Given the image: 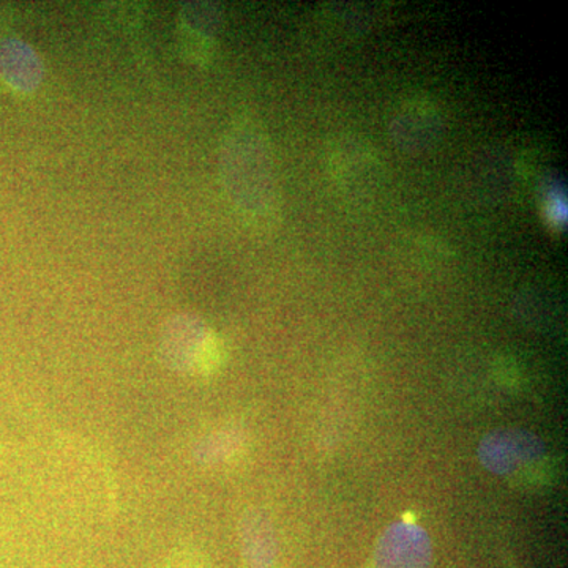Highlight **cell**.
Masks as SVG:
<instances>
[{
	"instance_id": "cell-1",
	"label": "cell",
	"mask_w": 568,
	"mask_h": 568,
	"mask_svg": "<svg viewBox=\"0 0 568 568\" xmlns=\"http://www.w3.org/2000/svg\"><path fill=\"white\" fill-rule=\"evenodd\" d=\"M540 437L519 428H500L489 433L478 446V459L489 473L515 476L545 457Z\"/></svg>"
},
{
	"instance_id": "cell-2",
	"label": "cell",
	"mask_w": 568,
	"mask_h": 568,
	"mask_svg": "<svg viewBox=\"0 0 568 568\" xmlns=\"http://www.w3.org/2000/svg\"><path fill=\"white\" fill-rule=\"evenodd\" d=\"M432 564L428 532L410 519L388 526L377 540L373 556L375 568H432Z\"/></svg>"
},
{
	"instance_id": "cell-3",
	"label": "cell",
	"mask_w": 568,
	"mask_h": 568,
	"mask_svg": "<svg viewBox=\"0 0 568 568\" xmlns=\"http://www.w3.org/2000/svg\"><path fill=\"white\" fill-rule=\"evenodd\" d=\"M443 132V118L428 100H409L396 110L392 121V136L407 151H422L436 142Z\"/></svg>"
},
{
	"instance_id": "cell-4",
	"label": "cell",
	"mask_w": 568,
	"mask_h": 568,
	"mask_svg": "<svg viewBox=\"0 0 568 568\" xmlns=\"http://www.w3.org/2000/svg\"><path fill=\"white\" fill-rule=\"evenodd\" d=\"M241 544L248 568L275 567L278 552L274 529L264 515L257 511L245 515L241 523Z\"/></svg>"
},
{
	"instance_id": "cell-5",
	"label": "cell",
	"mask_w": 568,
	"mask_h": 568,
	"mask_svg": "<svg viewBox=\"0 0 568 568\" xmlns=\"http://www.w3.org/2000/svg\"><path fill=\"white\" fill-rule=\"evenodd\" d=\"M336 181L351 190H373L377 162L365 145L346 144L336 149L334 160Z\"/></svg>"
},
{
	"instance_id": "cell-6",
	"label": "cell",
	"mask_w": 568,
	"mask_h": 568,
	"mask_svg": "<svg viewBox=\"0 0 568 568\" xmlns=\"http://www.w3.org/2000/svg\"><path fill=\"white\" fill-rule=\"evenodd\" d=\"M179 568H183V567H179Z\"/></svg>"
}]
</instances>
